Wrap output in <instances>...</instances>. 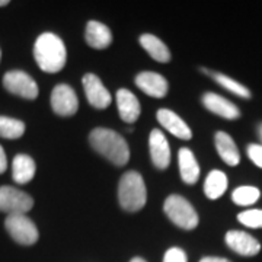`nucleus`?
Segmentation results:
<instances>
[{"instance_id":"nucleus-1","label":"nucleus","mask_w":262,"mask_h":262,"mask_svg":"<svg viewBox=\"0 0 262 262\" xmlns=\"http://www.w3.org/2000/svg\"><path fill=\"white\" fill-rule=\"evenodd\" d=\"M34 57L38 67L46 73H57L66 66L67 51L63 39L53 34L44 32L37 38L34 46Z\"/></svg>"},{"instance_id":"nucleus-2","label":"nucleus","mask_w":262,"mask_h":262,"mask_svg":"<svg viewBox=\"0 0 262 262\" xmlns=\"http://www.w3.org/2000/svg\"><path fill=\"white\" fill-rule=\"evenodd\" d=\"M91 146L103 158L113 162L117 166H124L130 159V149L125 139L117 131L110 128H95L89 134Z\"/></svg>"},{"instance_id":"nucleus-3","label":"nucleus","mask_w":262,"mask_h":262,"mask_svg":"<svg viewBox=\"0 0 262 262\" xmlns=\"http://www.w3.org/2000/svg\"><path fill=\"white\" fill-rule=\"evenodd\" d=\"M118 200L120 206L125 211H139L146 206L147 191L146 184L139 172H127L122 175L118 185Z\"/></svg>"},{"instance_id":"nucleus-4","label":"nucleus","mask_w":262,"mask_h":262,"mask_svg":"<svg viewBox=\"0 0 262 262\" xmlns=\"http://www.w3.org/2000/svg\"><path fill=\"white\" fill-rule=\"evenodd\" d=\"M163 210L169 217V220L175 226L185 230H192L198 226V214L192 204L184 196L169 195L165 200Z\"/></svg>"},{"instance_id":"nucleus-5","label":"nucleus","mask_w":262,"mask_h":262,"mask_svg":"<svg viewBox=\"0 0 262 262\" xmlns=\"http://www.w3.org/2000/svg\"><path fill=\"white\" fill-rule=\"evenodd\" d=\"M5 227L10 237L19 245L29 246L38 241L39 234L35 223L27 214H10L5 220Z\"/></svg>"},{"instance_id":"nucleus-6","label":"nucleus","mask_w":262,"mask_h":262,"mask_svg":"<svg viewBox=\"0 0 262 262\" xmlns=\"http://www.w3.org/2000/svg\"><path fill=\"white\" fill-rule=\"evenodd\" d=\"M34 207L32 196L16 188L0 187V211L6 214H27Z\"/></svg>"},{"instance_id":"nucleus-7","label":"nucleus","mask_w":262,"mask_h":262,"mask_svg":"<svg viewBox=\"0 0 262 262\" xmlns=\"http://www.w3.org/2000/svg\"><path fill=\"white\" fill-rule=\"evenodd\" d=\"M3 86L10 94L20 96L24 99H35L38 96L37 82L22 70H12L3 76Z\"/></svg>"},{"instance_id":"nucleus-8","label":"nucleus","mask_w":262,"mask_h":262,"mask_svg":"<svg viewBox=\"0 0 262 262\" xmlns=\"http://www.w3.org/2000/svg\"><path fill=\"white\" fill-rule=\"evenodd\" d=\"M51 108L57 115L70 117L79 110V99L69 84H57L51 92Z\"/></svg>"},{"instance_id":"nucleus-9","label":"nucleus","mask_w":262,"mask_h":262,"mask_svg":"<svg viewBox=\"0 0 262 262\" xmlns=\"http://www.w3.org/2000/svg\"><path fill=\"white\" fill-rule=\"evenodd\" d=\"M88 102L96 110H105L111 105V94L103 86L102 80L94 73H86L82 79Z\"/></svg>"},{"instance_id":"nucleus-10","label":"nucleus","mask_w":262,"mask_h":262,"mask_svg":"<svg viewBox=\"0 0 262 262\" xmlns=\"http://www.w3.org/2000/svg\"><path fill=\"white\" fill-rule=\"evenodd\" d=\"M226 245L242 256H255L261 251V244L246 232L230 230L226 233Z\"/></svg>"},{"instance_id":"nucleus-11","label":"nucleus","mask_w":262,"mask_h":262,"mask_svg":"<svg viewBox=\"0 0 262 262\" xmlns=\"http://www.w3.org/2000/svg\"><path fill=\"white\" fill-rule=\"evenodd\" d=\"M149 149L153 165L160 170L168 168L170 163V147L165 134L160 130H153L150 133Z\"/></svg>"},{"instance_id":"nucleus-12","label":"nucleus","mask_w":262,"mask_h":262,"mask_svg":"<svg viewBox=\"0 0 262 262\" xmlns=\"http://www.w3.org/2000/svg\"><path fill=\"white\" fill-rule=\"evenodd\" d=\"M136 84L141 92L151 98H163L168 94V80L155 72H141L136 76Z\"/></svg>"},{"instance_id":"nucleus-13","label":"nucleus","mask_w":262,"mask_h":262,"mask_svg":"<svg viewBox=\"0 0 262 262\" xmlns=\"http://www.w3.org/2000/svg\"><path fill=\"white\" fill-rule=\"evenodd\" d=\"M156 118L160 122V125L166 131H169L170 134H173L175 137H178L181 140H191L192 139L191 128L173 111L166 110V108H162L156 114Z\"/></svg>"},{"instance_id":"nucleus-14","label":"nucleus","mask_w":262,"mask_h":262,"mask_svg":"<svg viewBox=\"0 0 262 262\" xmlns=\"http://www.w3.org/2000/svg\"><path fill=\"white\" fill-rule=\"evenodd\" d=\"M203 105L210 113L215 114L219 117H223L226 120H236L241 117L239 108L233 102L227 101L226 98L217 94L208 92L203 96Z\"/></svg>"},{"instance_id":"nucleus-15","label":"nucleus","mask_w":262,"mask_h":262,"mask_svg":"<svg viewBox=\"0 0 262 262\" xmlns=\"http://www.w3.org/2000/svg\"><path fill=\"white\" fill-rule=\"evenodd\" d=\"M117 105H118V114L122 121L133 124L140 117V102L136 98V95L130 92L128 89H120L117 92Z\"/></svg>"},{"instance_id":"nucleus-16","label":"nucleus","mask_w":262,"mask_h":262,"mask_svg":"<svg viewBox=\"0 0 262 262\" xmlns=\"http://www.w3.org/2000/svg\"><path fill=\"white\" fill-rule=\"evenodd\" d=\"M84 38H86V42L96 50H103V48L110 47L113 42L111 29L106 25H103L102 22H98V20L88 22Z\"/></svg>"},{"instance_id":"nucleus-17","label":"nucleus","mask_w":262,"mask_h":262,"mask_svg":"<svg viewBox=\"0 0 262 262\" xmlns=\"http://www.w3.org/2000/svg\"><path fill=\"white\" fill-rule=\"evenodd\" d=\"M215 143V149L219 151L222 160L227 163L229 166H236L239 165L241 162V155H239V150L236 147V143L233 141V139L225 133V131H219L215 133L214 137Z\"/></svg>"},{"instance_id":"nucleus-18","label":"nucleus","mask_w":262,"mask_h":262,"mask_svg":"<svg viewBox=\"0 0 262 262\" xmlns=\"http://www.w3.org/2000/svg\"><path fill=\"white\" fill-rule=\"evenodd\" d=\"M178 163L182 181L188 185L195 184L200 178V166H198L194 153L187 147H182L178 153Z\"/></svg>"},{"instance_id":"nucleus-19","label":"nucleus","mask_w":262,"mask_h":262,"mask_svg":"<svg viewBox=\"0 0 262 262\" xmlns=\"http://www.w3.org/2000/svg\"><path fill=\"white\" fill-rule=\"evenodd\" d=\"M35 162L28 155H16L12 163V177L16 184H28L35 177Z\"/></svg>"},{"instance_id":"nucleus-20","label":"nucleus","mask_w":262,"mask_h":262,"mask_svg":"<svg viewBox=\"0 0 262 262\" xmlns=\"http://www.w3.org/2000/svg\"><path fill=\"white\" fill-rule=\"evenodd\" d=\"M140 44L153 60H156L159 63H168L170 60L169 48L158 37H155L151 34H144L140 37Z\"/></svg>"},{"instance_id":"nucleus-21","label":"nucleus","mask_w":262,"mask_h":262,"mask_svg":"<svg viewBox=\"0 0 262 262\" xmlns=\"http://www.w3.org/2000/svg\"><path fill=\"white\" fill-rule=\"evenodd\" d=\"M227 177L222 170H211L204 182V192L210 200H217L227 189Z\"/></svg>"},{"instance_id":"nucleus-22","label":"nucleus","mask_w":262,"mask_h":262,"mask_svg":"<svg viewBox=\"0 0 262 262\" xmlns=\"http://www.w3.org/2000/svg\"><path fill=\"white\" fill-rule=\"evenodd\" d=\"M24 133H25V124L20 120L0 115V137L15 140L22 137Z\"/></svg>"},{"instance_id":"nucleus-23","label":"nucleus","mask_w":262,"mask_h":262,"mask_svg":"<svg viewBox=\"0 0 262 262\" xmlns=\"http://www.w3.org/2000/svg\"><path fill=\"white\" fill-rule=\"evenodd\" d=\"M211 76H213V79H214L217 83L220 84L222 88L227 89L229 92L237 95V96H241L244 99H249L251 98V91L248 88H245L244 84H241L239 82L233 80L232 77L222 75V73H211Z\"/></svg>"},{"instance_id":"nucleus-24","label":"nucleus","mask_w":262,"mask_h":262,"mask_svg":"<svg viewBox=\"0 0 262 262\" xmlns=\"http://www.w3.org/2000/svg\"><path fill=\"white\" fill-rule=\"evenodd\" d=\"M259 196H261V192L258 188L245 185V187H239L234 189L232 194V200L237 206H251L259 200Z\"/></svg>"},{"instance_id":"nucleus-25","label":"nucleus","mask_w":262,"mask_h":262,"mask_svg":"<svg viewBox=\"0 0 262 262\" xmlns=\"http://www.w3.org/2000/svg\"><path fill=\"white\" fill-rule=\"evenodd\" d=\"M237 220L246 227L251 229H261L262 227V210H246L244 213L237 214Z\"/></svg>"},{"instance_id":"nucleus-26","label":"nucleus","mask_w":262,"mask_h":262,"mask_svg":"<svg viewBox=\"0 0 262 262\" xmlns=\"http://www.w3.org/2000/svg\"><path fill=\"white\" fill-rule=\"evenodd\" d=\"M163 262H188L187 253L181 248H170L163 256Z\"/></svg>"},{"instance_id":"nucleus-27","label":"nucleus","mask_w":262,"mask_h":262,"mask_svg":"<svg viewBox=\"0 0 262 262\" xmlns=\"http://www.w3.org/2000/svg\"><path fill=\"white\" fill-rule=\"evenodd\" d=\"M248 156L253 163L262 169V146L261 144H249L248 146Z\"/></svg>"},{"instance_id":"nucleus-28","label":"nucleus","mask_w":262,"mask_h":262,"mask_svg":"<svg viewBox=\"0 0 262 262\" xmlns=\"http://www.w3.org/2000/svg\"><path fill=\"white\" fill-rule=\"evenodd\" d=\"M8 168V159H6V153L3 147L0 146V173H3Z\"/></svg>"},{"instance_id":"nucleus-29","label":"nucleus","mask_w":262,"mask_h":262,"mask_svg":"<svg viewBox=\"0 0 262 262\" xmlns=\"http://www.w3.org/2000/svg\"><path fill=\"white\" fill-rule=\"evenodd\" d=\"M200 262H230L229 259H226V258H219V256H206V258H203Z\"/></svg>"},{"instance_id":"nucleus-30","label":"nucleus","mask_w":262,"mask_h":262,"mask_svg":"<svg viewBox=\"0 0 262 262\" xmlns=\"http://www.w3.org/2000/svg\"><path fill=\"white\" fill-rule=\"evenodd\" d=\"M8 5H9V2H8V0H0V8L8 6Z\"/></svg>"},{"instance_id":"nucleus-31","label":"nucleus","mask_w":262,"mask_h":262,"mask_svg":"<svg viewBox=\"0 0 262 262\" xmlns=\"http://www.w3.org/2000/svg\"><path fill=\"white\" fill-rule=\"evenodd\" d=\"M130 262H146L143 258H133Z\"/></svg>"},{"instance_id":"nucleus-32","label":"nucleus","mask_w":262,"mask_h":262,"mask_svg":"<svg viewBox=\"0 0 262 262\" xmlns=\"http://www.w3.org/2000/svg\"><path fill=\"white\" fill-rule=\"evenodd\" d=\"M258 130H259V137H261V140H262V124L259 125V128H258Z\"/></svg>"},{"instance_id":"nucleus-33","label":"nucleus","mask_w":262,"mask_h":262,"mask_svg":"<svg viewBox=\"0 0 262 262\" xmlns=\"http://www.w3.org/2000/svg\"><path fill=\"white\" fill-rule=\"evenodd\" d=\"M0 58H2V51H0Z\"/></svg>"}]
</instances>
